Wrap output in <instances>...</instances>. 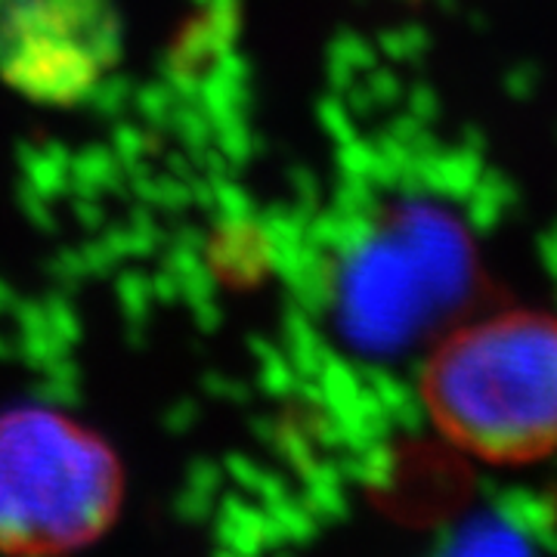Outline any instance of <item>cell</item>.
<instances>
[{
    "label": "cell",
    "mask_w": 557,
    "mask_h": 557,
    "mask_svg": "<svg viewBox=\"0 0 557 557\" xmlns=\"http://www.w3.org/2000/svg\"><path fill=\"white\" fill-rule=\"evenodd\" d=\"M121 47V0H0V78L38 106L87 100Z\"/></svg>",
    "instance_id": "obj_4"
},
{
    "label": "cell",
    "mask_w": 557,
    "mask_h": 557,
    "mask_svg": "<svg viewBox=\"0 0 557 557\" xmlns=\"http://www.w3.org/2000/svg\"><path fill=\"white\" fill-rule=\"evenodd\" d=\"M474 255L443 211L406 208L359 242L338 282L344 332L366 350H399L437 332L465 304Z\"/></svg>",
    "instance_id": "obj_3"
},
{
    "label": "cell",
    "mask_w": 557,
    "mask_h": 557,
    "mask_svg": "<svg viewBox=\"0 0 557 557\" xmlns=\"http://www.w3.org/2000/svg\"><path fill=\"white\" fill-rule=\"evenodd\" d=\"M424 403L446 437L490 461L557 449V319L511 310L440 341Z\"/></svg>",
    "instance_id": "obj_1"
},
{
    "label": "cell",
    "mask_w": 557,
    "mask_h": 557,
    "mask_svg": "<svg viewBox=\"0 0 557 557\" xmlns=\"http://www.w3.org/2000/svg\"><path fill=\"white\" fill-rule=\"evenodd\" d=\"M109 443L53 409L0 416V548L65 552L106 533L121 505Z\"/></svg>",
    "instance_id": "obj_2"
}]
</instances>
